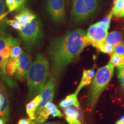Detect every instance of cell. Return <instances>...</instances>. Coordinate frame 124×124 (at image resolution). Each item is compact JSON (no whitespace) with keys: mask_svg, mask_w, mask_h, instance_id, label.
Segmentation results:
<instances>
[{"mask_svg":"<svg viewBox=\"0 0 124 124\" xmlns=\"http://www.w3.org/2000/svg\"><path fill=\"white\" fill-rule=\"evenodd\" d=\"M91 45L86 32L81 29L69 31L54 39L47 49L51 64V74L56 79L86 46Z\"/></svg>","mask_w":124,"mask_h":124,"instance_id":"obj_1","label":"cell"},{"mask_svg":"<svg viewBox=\"0 0 124 124\" xmlns=\"http://www.w3.org/2000/svg\"><path fill=\"white\" fill-rule=\"evenodd\" d=\"M49 62L41 54L37 55L28 76L29 98L40 95L46 83L49 72Z\"/></svg>","mask_w":124,"mask_h":124,"instance_id":"obj_2","label":"cell"},{"mask_svg":"<svg viewBox=\"0 0 124 124\" xmlns=\"http://www.w3.org/2000/svg\"><path fill=\"white\" fill-rule=\"evenodd\" d=\"M114 66L108 62V64L98 69L91 82L89 94V104L94 108L103 90L112 78Z\"/></svg>","mask_w":124,"mask_h":124,"instance_id":"obj_3","label":"cell"},{"mask_svg":"<svg viewBox=\"0 0 124 124\" xmlns=\"http://www.w3.org/2000/svg\"><path fill=\"white\" fill-rule=\"evenodd\" d=\"M99 0H72L71 22L78 24L86 21L96 13Z\"/></svg>","mask_w":124,"mask_h":124,"instance_id":"obj_4","label":"cell"},{"mask_svg":"<svg viewBox=\"0 0 124 124\" xmlns=\"http://www.w3.org/2000/svg\"><path fill=\"white\" fill-rule=\"evenodd\" d=\"M20 38L28 52L39 44L43 37V26L40 18L36 16L32 22L22 27L19 31Z\"/></svg>","mask_w":124,"mask_h":124,"instance_id":"obj_5","label":"cell"},{"mask_svg":"<svg viewBox=\"0 0 124 124\" xmlns=\"http://www.w3.org/2000/svg\"><path fill=\"white\" fill-rule=\"evenodd\" d=\"M17 43H19L18 40L12 36L0 33V77L3 79L5 66L10 58L11 49Z\"/></svg>","mask_w":124,"mask_h":124,"instance_id":"obj_6","label":"cell"},{"mask_svg":"<svg viewBox=\"0 0 124 124\" xmlns=\"http://www.w3.org/2000/svg\"><path fill=\"white\" fill-rule=\"evenodd\" d=\"M48 13L55 23H61L66 19L64 0H46Z\"/></svg>","mask_w":124,"mask_h":124,"instance_id":"obj_7","label":"cell"},{"mask_svg":"<svg viewBox=\"0 0 124 124\" xmlns=\"http://www.w3.org/2000/svg\"><path fill=\"white\" fill-rule=\"evenodd\" d=\"M108 35V31L100 27L97 23L91 25L86 32L87 38L93 46L105 41Z\"/></svg>","mask_w":124,"mask_h":124,"instance_id":"obj_8","label":"cell"},{"mask_svg":"<svg viewBox=\"0 0 124 124\" xmlns=\"http://www.w3.org/2000/svg\"><path fill=\"white\" fill-rule=\"evenodd\" d=\"M56 79L53 75H50L49 79L46 82L42 93L40 94L41 101L40 102L38 110L36 111V113H38L40 110H41L46 106V103L52 101L54 96V93H55Z\"/></svg>","mask_w":124,"mask_h":124,"instance_id":"obj_9","label":"cell"},{"mask_svg":"<svg viewBox=\"0 0 124 124\" xmlns=\"http://www.w3.org/2000/svg\"><path fill=\"white\" fill-rule=\"evenodd\" d=\"M31 66L32 64L30 56L24 51H22L17 58V71L16 77L18 80L23 81L27 79Z\"/></svg>","mask_w":124,"mask_h":124,"instance_id":"obj_10","label":"cell"},{"mask_svg":"<svg viewBox=\"0 0 124 124\" xmlns=\"http://www.w3.org/2000/svg\"><path fill=\"white\" fill-rule=\"evenodd\" d=\"M50 116L54 117H62L63 116V114L57 106L51 102L46 103L41 110L36 113V118L34 121L38 124H43Z\"/></svg>","mask_w":124,"mask_h":124,"instance_id":"obj_11","label":"cell"},{"mask_svg":"<svg viewBox=\"0 0 124 124\" xmlns=\"http://www.w3.org/2000/svg\"><path fill=\"white\" fill-rule=\"evenodd\" d=\"M17 59H15L9 58L5 66L4 80L10 86H13L14 85H15V82L12 79V78L17 75Z\"/></svg>","mask_w":124,"mask_h":124,"instance_id":"obj_12","label":"cell"},{"mask_svg":"<svg viewBox=\"0 0 124 124\" xmlns=\"http://www.w3.org/2000/svg\"><path fill=\"white\" fill-rule=\"evenodd\" d=\"M66 120L69 124H82L80 120L82 113L79 107L71 106L64 110Z\"/></svg>","mask_w":124,"mask_h":124,"instance_id":"obj_13","label":"cell"},{"mask_svg":"<svg viewBox=\"0 0 124 124\" xmlns=\"http://www.w3.org/2000/svg\"><path fill=\"white\" fill-rule=\"evenodd\" d=\"M9 103L7 94L4 87L0 85V117L4 119L6 124L9 120Z\"/></svg>","mask_w":124,"mask_h":124,"instance_id":"obj_14","label":"cell"},{"mask_svg":"<svg viewBox=\"0 0 124 124\" xmlns=\"http://www.w3.org/2000/svg\"><path fill=\"white\" fill-rule=\"evenodd\" d=\"M36 15L27 8H24L15 17V20H17L22 27L29 24L35 19Z\"/></svg>","mask_w":124,"mask_h":124,"instance_id":"obj_15","label":"cell"},{"mask_svg":"<svg viewBox=\"0 0 124 124\" xmlns=\"http://www.w3.org/2000/svg\"><path fill=\"white\" fill-rule=\"evenodd\" d=\"M95 75V72L94 67L89 70H84L83 72V75H82L81 81H80V84L78 87V89L76 90L75 93H76L78 95L80 91V90L83 87L87 86V85L90 84L91 82H92V80L94 78Z\"/></svg>","mask_w":124,"mask_h":124,"instance_id":"obj_16","label":"cell"},{"mask_svg":"<svg viewBox=\"0 0 124 124\" xmlns=\"http://www.w3.org/2000/svg\"><path fill=\"white\" fill-rule=\"evenodd\" d=\"M41 96L40 94L33 98V100L26 105V112L30 120H35L36 118V113L39 106Z\"/></svg>","mask_w":124,"mask_h":124,"instance_id":"obj_17","label":"cell"},{"mask_svg":"<svg viewBox=\"0 0 124 124\" xmlns=\"http://www.w3.org/2000/svg\"><path fill=\"white\" fill-rule=\"evenodd\" d=\"M71 106L79 107V103L77 98V94L76 93L68 95L59 103V106L62 108H66Z\"/></svg>","mask_w":124,"mask_h":124,"instance_id":"obj_18","label":"cell"},{"mask_svg":"<svg viewBox=\"0 0 124 124\" xmlns=\"http://www.w3.org/2000/svg\"><path fill=\"white\" fill-rule=\"evenodd\" d=\"M105 41L113 46H116L123 42V35L118 31H113L108 33Z\"/></svg>","mask_w":124,"mask_h":124,"instance_id":"obj_19","label":"cell"},{"mask_svg":"<svg viewBox=\"0 0 124 124\" xmlns=\"http://www.w3.org/2000/svg\"><path fill=\"white\" fill-rule=\"evenodd\" d=\"M110 63L117 69H124V55L113 54L111 55Z\"/></svg>","mask_w":124,"mask_h":124,"instance_id":"obj_20","label":"cell"},{"mask_svg":"<svg viewBox=\"0 0 124 124\" xmlns=\"http://www.w3.org/2000/svg\"><path fill=\"white\" fill-rule=\"evenodd\" d=\"M94 47H95L97 49L103 52V53L108 54V55H111L113 54L115 46H113V45L110 44V43L104 41V42L97 45Z\"/></svg>","mask_w":124,"mask_h":124,"instance_id":"obj_21","label":"cell"},{"mask_svg":"<svg viewBox=\"0 0 124 124\" xmlns=\"http://www.w3.org/2000/svg\"><path fill=\"white\" fill-rule=\"evenodd\" d=\"M112 16L113 14L111 12L110 13H109L108 15L106 16L102 20L97 23V24L100 27L108 31V29L110 28V22L111 18H112Z\"/></svg>","mask_w":124,"mask_h":124,"instance_id":"obj_22","label":"cell"},{"mask_svg":"<svg viewBox=\"0 0 124 124\" xmlns=\"http://www.w3.org/2000/svg\"><path fill=\"white\" fill-rule=\"evenodd\" d=\"M124 6V1L123 0H114V6H113L111 13L113 15L118 16L122 10Z\"/></svg>","mask_w":124,"mask_h":124,"instance_id":"obj_23","label":"cell"},{"mask_svg":"<svg viewBox=\"0 0 124 124\" xmlns=\"http://www.w3.org/2000/svg\"><path fill=\"white\" fill-rule=\"evenodd\" d=\"M22 49H21V48L20 46V43H17V44H15L11 49L10 58L17 59L21 52H22Z\"/></svg>","mask_w":124,"mask_h":124,"instance_id":"obj_24","label":"cell"},{"mask_svg":"<svg viewBox=\"0 0 124 124\" xmlns=\"http://www.w3.org/2000/svg\"><path fill=\"white\" fill-rule=\"evenodd\" d=\"M7 23L13 28L16 29V30H21L22 26L20 23L16 20H7Z\"/></svg>","mask_w":124,"mask_h":124,"instance_id":"obj_25","label":"cell"},{"mask_svg":"<svg viewBox=\"0 0 124 124\" xmlns=\"http://www.w3.org/2000/svg\"><path fill=\"white\" fill-rule=\"evenodd\" d=\"M5 4L9 10L8 12L17 10V4L15 0H5Z\"/></svg>","mask_w":124,"mask_h":124,"instance_id":"obj_26","label":"cell"},{"mask_svg":"<svg viewBox=\"0 0 124 124\" xmlns=\"http://www.w3.org/2000/svg\"><path fill=\"white\" fill-rule=\"evenodd\" d=\"M113 54H117L119 55H124V43L122 42L120 44L116 45L114 47Z\"/></svg>","mask_w":124,"mask_h":124,"instance_id":"obj_27","label":"cell"},{"mask_svg":"<svg viewBox=\"0 0 124 124\" xmlns=\"http://www.w3.org/2000/svg\"><path fill=\"white\" fill-rule=\"evenodd\" d=\"M118 70V78L120 80L122 90L124 91V69H117Z\"/></svg>","mask_w":124,"mask_h":124,"instance_id":"obj_28","label":"cell"},{"mask_svg":"<svg viewBox=\"0 0 124 124\" xmlns=\"http://www.w3.org/2000/svg\"><path fill=\"white\" fill-rule=\"evenodd\" d=\"M7 13L5 10L4 1L3 0H0V22L5 18Z\"/></svg>","mask_w":124,"mask_h":124,"instance_id":"obj_29","label":"cell"},{"mask_svg":"<svg viewBox=\"0 0 124 124\" xmlns=\"http://www.w3.org/2000/svg\"><path fill=\"white\" fill-rule=\"evenodd\" d=\"M17 4V10H21L24 9L25 4L27 0H15Z\"/></svg>","mask_w":124,"mask_h":124,"instance_id":"obj_30","label":"cell"},{"mask_svg":"<svg viewBox=\"0 0 124 124\" xmlns=\"http://www.w3.org/2000/svg\"><path fill=\"white\" fill-rule=\"evenodd\" d=\"M17 124H36L30 119L22 118L18 121Z\"/></svg>","mask_w":124,"mask_h":124,"instance_id":"obj_31","label":"cell"},{"mask_svg":"<svg viewBox=\"0 0 124 124\" xmlns=\"http://www.w3.org/2000/svg\"><path fill=\"white\" fill-rule=\"evenodd\" d=\"M116 124H124V116H122L116 122Z\"/></svg>","mask_w":124,"mask_h":124,"instance_id":"obj_32","label":"cell"},{"mask_svg":"<svg viewBox=\"0 0 124 124\" xmlns=\"http://www.w3.org/2000/svg\"><path fill=\"white\" fill-rule=\"evenodd\" d=\"M118 16L119 17H120V18L124 17V6L123 8H122L121 11L120 13H119V15H118Z\"/></svg>","mask_w":124,"mask_h":124,"instance_id":"obj_33","label":"cell"},{"mask_svg":"<svg viewBox=\"0 0 124 124\" xmlns=\"http://www.w3.org/2000/svg\"><path fill=\"white\" fill-rule=\"evenodd\" d=\"M0 124H6L5 120L1 117H0Z\"/></svg>","mask_w":124,"mask_h":124,"instance_id":"obj_34","label":"cell"},{"mask_svg":"<svg viewBox=\"0 0 124 124\" xmlns=\"http://www.w3.org/2000/svg\"><path fill=\"white\" fill-rule=\"evenodd\" d=\"M40 124H61L58 123V122H48V123Z\"/></svg>","mask_w":124,"mask_h":124,"instance_id":"obj_35","label":"cell"},{"mask_svg":"<svg viewBox=\"0 0 124 124\" xmlns=\"http://www.w3.org/2000/svg\"><path fill=\"white\" fill-rule=\"evenodd\" d=\"M123 1H124V0H123Z\"/></svg>","mask_w":124,"mask_h":124,"instance_id":"obj_36","label":"cell"}]
</instances>
